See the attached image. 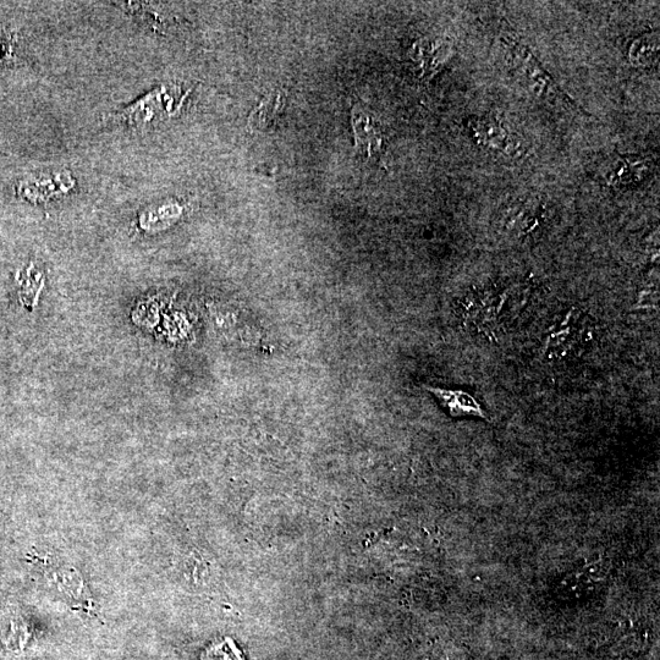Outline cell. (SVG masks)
Here are the masks:
<instances>
[{"label": "cell", "instance_id": "3957f363", "mask_svg": "<svg viewBox=\"0 0 660 660\" xmlns=\"http://www.w3.org/2000/svg\"><path fill=\"white\" fill-rule=\"evenodd\" d=\"M472 140L484 150L513 157L522 151L521 142L494 117H470L466 120Z\"/></svg>", "mask_w": 660, "mask_h": 660}, {"label": "cell", "instance_id": "5b68a950", "mask_svg": "<svg viewBox=\"0 0 660 660\" xmlns=\"http://www.w3.org/2000/svg\"><path fill=\"white\" fill-rule=\"evenodd\" d=\"M453 54L448 38H422L412 46L410 57L423 79H432L444 68Z\"/></svg>", "mask_w": 660, "mask_h": 660}, {"label": "cell", "instance_id": "9c48e42d", "mask_svg": "<svg viewBox=\"0 0 660 660\" xmlns=\"http://www.w3.org/2000/svg\"><path fill=\"white\" fill-rule=\"evenodd\" d=\"M659 32H647L635 38L629 49V62L634 68H648L659 59Z\"/></svg>", "mask_w": 660, "mask_h": 660}, {"label": "cell", "instance_id": "8fae6325", "mask_svg": "<svg viewBox=\"0 0 660 660\" xmlns=\"http://www.w3.org/2000/svg\"><path fill=\"white\" fill-rule=\"evenodd\" d=\"M508 227L519 229L521 233H528L536 220L541 218L544 207L536 198H528L525 201L514 203L509 209Z\"/></svg>", "mask_w": 660, "mask_h": 660}, {"label": "cell", "instance_id": "8992f818", "mask_svg": "<svg viewBox=\"0 0 660 660\" xmlns=\"http://www.w3.org/2000/svg\"><path fill=\"white\" fill-rule=\"evenodd\" d=\"M426 389L437 399L440 406L453 418H481L489 421L487 411L475 396L461 389H447L427 385Z\"/></svg>", "mask_w": 660, "mask_h": 660}, {"label": "cell", "instance_id": "7a4b0ae2", "mask_svg": "<svg viewBox=\"0 0 660 660\" xmlns=\"http://www.w3.org/2000/svg\"><path fill=\"white\" fill-rule=\"evenodd\" d=\"M187 93L183 95V91L178 87L163 86L121 110L117 114V118L136 128H143V126L153 124L156 119L173 117V114L179 112L183 106Z\"/></svg>", "mask_w": 660, "mask_h": 660}, {"label": "cell", "instance_id": "30bf717a", "mask_svg": "<svg viewBox=\"0 0 660 660\" xmlns=\"http://www.w3.org/2000/svg\"><path fill=\"white\" fill-rule=\"evenodd\" d=\"M285 96L283 92H274L272 95L263 99L260 106L253 110L250 115L249 123L251 129L263 131L271 129L278 120L280 113L284 108Z\"/></svg>", "mask_w": 660, "mask_h": 660}, {"label": "cell", "instance_id": "52a82bcc", "mask_svg": "<svg viewBox=\"0 0 660 660\" xmlns=\"http://www.w3.org/2000/svg\"><path fill=\"white\" fill-rule=\"evenodd\" d=\"M49 576V582L55 591L63 594V597L71 601H85L87 598L84 580L81 575L73 568L53 569Z\"/></svg>", "mask_w": 660, "mask_h": 660}, {"label": "cell", "instance_id": "277c9868", "mask_svg": "<svg viewBox=\"0 0 660 660\" xmlns=\"http://www.w3.org/2000/svg\"><path fill=\"white\" fill-rule=\"evenodd\" d=\"M652 158L638 154H616L610 159L603 173L605 184L615 189H629L643 183L653 173Z\"/></svg>", "mask_w": 660, "mask_h": 660}, {"label": "cell", "instance_id": "ba28073f", "mask_svg": "<svg viewBox=\"0 0 660 660\" xmlns=\"http://www.w3.org/2000/svg\"><path fill=\"white\" fill-rule=\"evenodd\" d=\"M352 125H354L356 145L368 156L379 153L382 148V134L378 126L362 112H352Z\"/></svg>", "mask_w": 660, "mask_h": 660}, {"label": "cell", "instance_id": "6da1fadb", "mask_svg": "<svg viewBox=\"0 0 660 660\" xmlns=\"http://www.w3.org/2000/svg\"><path fill=\"white\" fill-rule=\"evenodd\" d=\"M499 41L506 62L532 95L549 102L563 104L565 107L577 108L568 93L555 82L530 47H527L514 31L504 27L500 32Z\"/></svg>", "mask_w": 660, "mask_h": 660}]
</instances>
